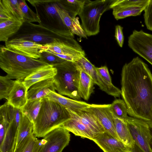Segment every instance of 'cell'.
Wrapping results in <instances>:
<instances>
[{"label":"cell","mask_w":152,"mask_h":152,"mask_svg":"<svg viewBox=\"0 0 152 152\" xmlns=\"http://www.w3.org/2000/svg\"><path fill=\"white\" fill-rule=\"evenodd\" d=\"M69 132L61 127L49 132L41 140V144L37 152H62L70 142Z\"/></svg>","instance_id":"9"},{"label":"cell","mask_w":152,"mask_h":152,"mask_svg":"<svg viewBox=\"0 0 152 152\" xmlns=\"http://www.w3.org/2000/svg\"><path fill=\"white\" fill-rule=\"evenodd\" d=\"M45 98H48L67 108L84 109L89 107L91 105L85 102L66 97L58 94L56 91H51Z\"/></svg>","instance_id":"24"},{"label":"cell","mask_w":152,"mask_h":152,"mask_svg":"<svg viewBox=\"0 0 152 152\" xmlns=\"http://www.w3.org/2000/svg\"><path fill=\"white\" fill-rule=\"evenodd\" d=\"M121 95L130 116L142 120L152 129V74L138 57L123 66Z\"/></svg>","instance_id":"1"},{"label":"cell","mask_w":152,"mask_h":152,"mask_svg":"<svg viewBox=\"0 0 152 152\" xmlns=\"http://www.w3.org/2000/svg\"><path fill=\"white\" fill-rule=\"evenodd\" d=\"M50 65L39 60L18 53L1 46L0 48V67L9 78L23 80L30 75Z\"/></svg>","instance_id":"2"},{"label":"cell","mask_w":152,"mask_h":152,"mask_svg":"<svg viewBox=\"0 0 152 152\" xmlns=\"http://www.w3.org/2000/svg\"><path fill=\"white\" fill-rule=\"evenodd\" d=\"M56 91L54 77L42 80L32 85L27 92L28 99L45 98L51 91Z\"/></svg>","instance_id":"19"},{"label":"cell","mask_w":152,"mask_h":152,"mask_svg":"<svg viewBox=\"0 0 152 152\" xmlns=\"http://www.w3.org/2000/svg\"><path fill=\"white\" fill-rule=\"evenodd\" d=\"M128 45L152 65V34L134 30L128 37Z\"/></svg>","instance_id":"10"},{"label":"cell","mask_w":152,"mask_h":152,"mask_svg":"<svg viewBox=\"0 0 152 152\" xmlns=\"http://www.w3.org/2000/svg\"><path fill=\"white\" fill-rule=\"evenodd\" d=\"M15 80L14 86L8 96L7 102L14 108L21 109L27 101V91L23 83V80Z\"/></svg>","instance_id":"20"},{"label":"cell","mask_w":152,"mask_h":152,"mask_svg":"<svg viewBox=\"0 0 152 152\" xmlns=\"http://www.w3.org/2000/svg\"><path fill=\"white\" fill-rule=\"evenodd\" d=\"M80 70L79 93L81 98L87 101L94 92L95 83L89 75L84 71Z\"/></svg>","instance_id":"28"},{"label":"cell","mask_w":152,"mask_h":152,"mask_svg":"<svg viewBox=\"0 0 152 152\" xmlns=\"http://www.w3.org/2000/svg\"><path fill=\"white\" fill-rule=\"evenodd\" d=\"M38 59L53 66L66 61L47 51L42 52Z\"/></svg>","instance_id":"36"},{"label":"cell","mask_w":152,"mask_h":152,"mask_svg":"<svg viewBox=\"0 0 152 152\" xmlns=\"http://www.w3.org/2000/svg\"><path fill=\"white\" fill-rule=\"evenodd\" d=\"M92 141L104 152H130V148L106 132L98 135Z\"/></svg>","instance_id":"16"},{"label":"cell","mask_w":152,"mask_h":152,"mask_svg":"<svg viewBox=\"0 0 152 152\" xmlns=\"http://www.w3.org/2000/svg\"><path fill=\"white\" fill-rule=\"evenodd\" d=\"M71 118L61 125L59 127L64 128L75 136L91 140L96 135L78 119L71 115Z\"/></svg>","instance_id":"21"},{"label":"cell","mask_w":152,"mask_h":152,"mask_svg":"<svg viewBox=\"0 0 152 152\" xmlns=\"http://www.w3.org/2000/svg\"><path fill=\"white\" fill-rule=\"evenodd\" d=\"M70 115L75 118L88 127L96 135L105 132L98 119L87 108L84 109L66 108Z\"/></svg>","instance_id":"17"},{"label":"cell","mask_w":152,"mask_h":152,"mask_svg":"<svg viewBox=\"0 0 152 152\" xmlns=\"http://www.w3.org/2000/svg\"><path fill=\"white\" fill-rule=\"evenodd\" d=\"M41 144V140L32 133L17 145L13 152H37Z\"/></svg>","instance_id":"29"},{"label":"cell","mask_w":152,"mask_h":152,"mask_svg":"<svg viewBox=\"0 0 152 152\" xmlns=\"http://www.w3.org/2000/svg\"><path fill=\"white\" fill-rule=\"evenodd\" d=\"M74 36L69 31L56 29L41 23L36 24L24 22L19 31L10 39L21 38L45 45L53 43L56 39Z\"/></svg>","instance_id":"5"},{"label":"cell","mask_w":152,"mask_h":152,"mask_svg":"<svg viewBox=\"0 0 152 152\" xmlns=\"http://www.w3.org/2000/svg\"><path fill=\"white\" fill-rule=\"evenodd\" d=\"M113 0H84L78 14L82 26L87 36L97 34L100 31L99 21L102 15L110 9Z\"/></svg>","instance_id":"6"},{"label":"cell","mask_w":152,"mask_h":152,"mask_svg":"<svg viewBox=\"0 0 152 152\" xmlns=\"http://www.w3.org/2000/svg\"><path fill=\"white\" fill-rule=\"evenodd\" d=\"M71 118L66 108L47 98L42 100L38 115L34 123L33 133L36 137H44L49 132Z\"/></svg>","instance_id":"3"},{"label":"cell","mask_w":152,"mask_h":152,"mask_svg":"<svg viewBox=\"0 0 152 152\" xmlns=\"http://www.w3.org/2000/svg\"><path fill=\"white\" fill-rule=\"evenodd\" d=\"M27 1L35 8L41 23L56 29L70 31L64 24L57 12V0Z\"/></svg>","instance_id":"7"},{"label":"cell","mask_w":152,"mask_h":152,"mask_svg":"<svg viewBox=\"0 0 152 152\" xmlns=\"http://www.w3.org/2000/svg\"><path fill=\"white\" fill-rule=\"evenodd\" d=\"M110 104H92L87 109L93 114L103 127L105 132L120 140L115 129L113 117L110 109Z\"/></svg>","instance_id":"15"},{"label":"cell","mask_w":152,"mask_h":152,"mask_svg":"<svg viewBox=\"0 0 152 152\" xmlns=\"http://www.w3.org/2000/svg\"><path fill=\"white\" fill-rule=\"evenodd\" d=\"M42 99H28L20 109L23 114L34 124L39 113Z\"/></svg>","instance_id":"30"},{"label":"cell","mask_w":152,"mask_h":152,"mask_svg":"<svg viewBox=\"0 0 152 152\" xmlns=\"http://www.w3.org/2000/svg\"><path fill=\"white\" fill-rule=\"evenodd\" d=\"M142 0H113L110 6L113 14L117 20L141 15L145 7H141Z\"/></svg>","instance_id":"13"},{"label":"cell","mask_w":152,"mask_h":152,"mask_svg":"<svg viewBox=\"0 0 152 152\" xmlns=\"http://www.w3.org/2000/svg\"><path fill=\"white\" fill-rule=\"evenodd\" d=\"M110 109L113 118L124 121L128 116V110L123 99H116L110 104Z\"/></svg>","instance_id":"33"},{"label":"cell","mask_w":152,"mask_h":152,"mask_svg":"<svg viewBox=\"0 0 152 152\" xmlns=\"http://www.w3.org/2000/svg\"><path fill=\"white\" fill-rule=\"evenodd\" d=\"M113 120L116 132L120 140L127 147L132 148L135 141L126 123L117 118H113Z\"/></svg>","instance_id":"25"},{"label":"cell","mask_w":152,"mask_h":152,"mask_svg":"<svg viewBox=\"0 0 152 152\" xmlns=\"http://www.w3.org/2000/svg\"><path fill=\"white\" fill-rule=\"evenodd\" d=\"M56 9L63 23L72 33L80 37L87 38L86 34L80 24L78 18L71 17L67 11L60 7L58 4Z\"/></svg>","instance_id":"22"},{"label":"cell","mask_w":152,"mask_h":152,"mask_svg":"<svg viewBox=\"0 0 152 152\" xmlns=\"http://www.w3.org/2000/svg\"><path fill=\"white\" fill-rule=\"evenodd\" d=\"M84 0H59L57 2L59 6L69 14L72 18L78 15Z\"/></svg>","instance_id":"32"},{"label":"cell","mask_w":152,"mask_h":152,"mask_svg":"<svg viewBox=\"0 0 152 152\" xmlns=\"http://www.w3.org/2000/svg\"><path fill=\"white\" fill-rule=\"evenodd\" d=\"M20 120V114L15 108L14 118L10 123L3 140L0 144V152H13Z\"/></svg>","instance_id":"18"},{"label":"cell","mask_w":152,"mask_h":152,"mask_svg":"<svg viewBox=\"0 0 152 152\" xmlns=\"http://www.w3.org/2000/svg\"><path fill=\"white\" fill-rule=\"evenodd\" d=\"M15 80H13L7 75L0 76V99L7 100L14 86Z\"/></svg>","instance_id":"34"},{"label":"cell","mask_w":152,"mask_h":152,"mask_svg":"<svg viewBox=\"0 0 152 152\" xmlns=\"http://www.w3.org/2000/svg\"><path fill=\"white\" fill-rule=\"evenodd\" d=\"M33 123L22 113L17 131L15 147L33 133Z\"/></svg>","instance_id":"31"},{"label":"cell","mask_w":152,"mask_h":152,"mask_svg":"<svg viewBox=\"0 0 152 152\" xmlns=\"http://www.w3.org/2000/svg\"><path fill=\"white\" fill-rule=\"evenodd\" d=\"M79 68L87 73L102 91L114 97H119L121 90L114 86L108 85L100 76L93 65L85 56L80 57L75 62Z\"/></svg>","instance_id":"11"},{"label":"cell","mask_w":152,"mask_h":152,"mask_svg":"<svg viewBox=\"0 0 152 152\" xmlns=\"http://www.w3.org/2000/svg\"><path fill=\"white\" fill-rule=\"evenodd\" d=\"M5 47L18 53L38 59L46 50L45 45L21 38L10 39L5 42Z\"/></svg>","instance_id":"12"},{"label":"cell","mask_w":152,"mask_h":152,"mask_svg":"<svg viewBox=\"0 0 152 152\" xmlns=\"http://www.w3.org/2000/svg\"><path fill=\"white\" fill-rule=\"evenodd\" d=\"M19 5L23 14L24 22L41 23L38 15L28 6L25 0H19Z\"/></svg>","instance_id":"35"},{"label":"cell","mask_w":152,"mask_h":152,"mask_svg":"<svg viewBox=\"0 0 152 152\" xmlns=\"http://www.w3.org/2000/svg\"><path fill=\"white\" fill-rule=\"evenodd\" d=\"M53 67L57 71L54 80L58 93L74 100L80 99L79 91L80 70L76 64L66 61Z\"/></svg>","instance_id":"4"},{"label":"cell","mask_w":152,"mask_h":152,"mask_svg":"<svg viewBox=\"0 0 152 152\" xmlns=\"http://www.w3.org/2000/svg\"><path fill=\"white\" fill-rule=\"evenodd\" d=\"M74 36L64 39H56L50 44L45 45L48 51L56 53L80 58L85 56L81 46L74 39Z\"/></svg>","instance_id":"14"},{"label":"cell","mask_w":152,"mask_h":152,"mask_svg":"<svg viewBox=\"0 0 152 152\" xmlns=\"http://www.w3.org/2000/svg\"><path fill=\"white\" fill-rule=\"evenodd\" d=\"M144 11L145 24L147 28L152 31V0H149Z\"/></svg>","instance_id":"37"},{"label":"cell","mask_w":152,"mask_h":152,"mask_svg":"<svg viewBox=\"0 0 152 152\" xmlns=\"http://www.w3.org/2000/svg\"><path fill=\"white\" fill-rule=\"evenodd\" d=\"M123 28L117 25L115 27V37L119 46L123 47L124 41V37L123 32Z\"/></svg>","instance_id":"39"},{"label":"cell","mask_w":152,"mask_h":152,"mask_svg":"<svg viewBox=\"0 0 152 152\" xmlns=\"http://www.w3.org/2000/svg\"><path fill=\"white\" fill-rule=\"evenodd\" d=\"M55 67L49 65L42 68L31 74L23 80V83L28 91L33 85L39 82L54 77L57 73Z\"/></svg>","instance_id":"23"},{"label":"cell","mask_w":152,"mask_h":152,"mask_svg":"<svg viewBox=\"0 0 152 152\" xmlns=\"http://www.w3.org/2000/svg\"><path fill=\"white\" fill-rule=\"evenodd\" d=\"M95 68L97 71L107 83L111 86H114L112 83L111 79L106 66L99 67H96Z\"/></svg>","instance_id":"38"},{"label":"cell","mask_w":152,"mask_h":152,"mask_svg":"<svg viewBox=\"0 0 152 152\" xmlns=\"http://www.w3.org/2000/svg\"><path fill=\"white\" fill-rule=\"evenodd\" d=\"M130 152H144L135 143L134 146L130 148Z\"/></svg>","instance_id":"40"},{"label":"cell","mask_w":152,"mask_h":152,"mask_svg":"<svg viewBox=\"0 0 152 152\" xmlns=\"http://www.w3.org/2000/svg\"><path fill=\"white\" fill-rule=\"evenodd\" d=\"M0 9L4 11L12 20L24 22L19 0H0Z\"/></svg>","instance_id":"27"},{"label":"cell","mask_w":152,"mask_h":152,"mask_svg":"<svg viewBox=\"0 0 152 152\" xmlns=\"http://www.w3.org/2000/svg\"><path fill=\"white\" fill-rule=\"evenodd\" d=\"M23 22L9 20L0 22V41L5 42L19 30Z\"/></svg>","instance_id":"26"},{"label":"cell","mask_w":152,"mask_h":152,"mask_svg":"<svg viewBox=\"0 0 152 152\" xmlns=\"http://www.w3.org/2000/svg\"><path fill=\"white\" fill-rule=\"evenodd\" d=\"M135 141L144 152H152V129L144 121L127 116L124 120Z\"/></svg>","instance_id":"8"}]
</instances>
